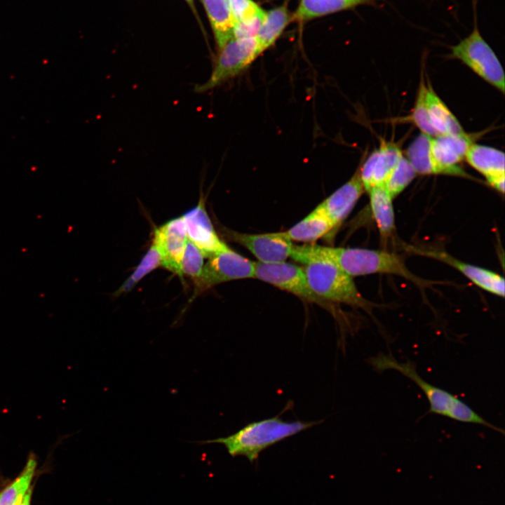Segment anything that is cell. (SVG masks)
Segmentation results:
<instances>
[{
    "label": "cell",
    "mask_w": 505,
    "mask_h": 505,
    "mask_svg": "<svg viewBox=\"0 0 505 505\" xmlns=\"http://www.w3.org/2000/svg\"><path fill=\"white\" fill-rule=\"evenodd\" d=\"M290 257L302 264L332 263L351 277L375 273L403 276L416 283L423 281L412 274L398 255L384 250L356 248L329 247L307 243L294 244Z\"/></svg>",
    "instance_id": "6da1fadb"
},
{
    "label": "cell",
    "mask_w": 505,
    "mask_h": 505,
    "mask_svg": "<svg viewBox=\"0 0 505 505\" xmlns=\"http://www.w3.org/2000/svg\"><path fill=\"white\" fill-rule=\"evenodd\" d=\"M320 423L287 422L277 416L251 422L228 436L201 443L222 444L231 457L243 456L252 463L267 447Z\"/></svg>",
    "instance_id": "7a4b0ae2"
},
{
    "label": "cell",
    "mask_w": 505,
    "mask_h": 505,
    "mask_svg": "<svg viewBox=\"0 0 505 505\" xmlns=\"http://www.w3.org/2000/svg\"><path fill=\"white\" fill-rule=\"evenodd\" d=\"M368 361L377 371L382 372L390 369L397 370L413 381L426 395L430 405L431 412L461 422L481 424L504 433L503 429L485 420L458 397L423 379L417 373L416 365L413 362L410 361L404 363L398 362L391 354H384L371 357Z\"/></svg>",
    "instance_id": "3957f363"
},
{
    "label": "cell",
    "mask_w": 505,
    "mask_h": 505,
    "mask_svg": "<svg viewBox=\"0 0 505 505\" xmlns=\"http://www.w3.org/2000/svg\"><path fill=\"white\" fill-rule=\"evenodd\" d=\"M303 269L311 289L322 299L370 309V302L361 295L353 277L336 265L314 262L305 264Z\"/></svg>",
    "instance_id": "277c9868"
},
{
    "label": "cell",
    "mask_w": 505,
    "mask_h": 505,
    "mask_svg": "<svg viewBox=\"0 0 505 505\" xmlns=\"http://www.w3.org/2000/svg\"><path fill=\"white\" fill-rule=\"evenodd\" d=\"M472 32L451 47L450 56L459 60L483 79L504 93V73L494 50L481 36L476 20Z\"/></svg>",
    "instance_id": "5b68a950"
},
{
    "label": "cell",
    "mask_w": 505,
    "mask_h": 505,
    "mask_svg": "<svg viewBox=\"0 0 505 505\" xmlns=\"http://www.w3.org/2000/svg\"><path fill=\"white\" fill-rule=\"evenodd\" d=\"M254 278L292 293L304 301L318 304L330 312L334 311L332 303L322 299L312 291L303 267L285 261L275 263L255 262Z\"/></svg>",
    "instance_id": "8992f818"
},
{
    "label": "cell",
    "mask_w": 505,
    "mask_h": 505,
    "mask_svg": "<svg viewBox=\"0 0 505 505\" xmlns=\"http://www.w3.org/2000/svg\"><path fill=\"white\" fill-rule=\"evenodd\" d=\"M208 258L200 277L194 283L191 299L216 285L254 278L255 262L234 251L228 245Z\"/></svg>",
    "instance_id": "52a82bcc"
},
{
    "label": "cell",
    "mask_w": 505,
    "mask_h": 505,
    "mask_svg": "<svg viewBox=\"0 0 505 505\" xmlns=\"http://www.w3.org/2000/svg\"><path fill=\"white\" fill-rule=\"evenodd\" d=\"M209 79L197 85L204 92L234 77L246 69L260 55L255 37L230 39L221 49Z\"/></svg>",
    "instance_id": "ba28073f"
},
{
    "label": "cell",
    "mask_w": 505,
    "mask_h": 505,
    "mask_svg": "<svg viewBox=\"0 0 505 505\" xmlns=\"http://www.w3.org/2000/svg\"><path fill=\"white\" fill-rule=\"evenodd\" d=\"M221 231L228 240L243 246L258 262L263 263L285 261L290 257L294 245L283 231L252 234L235 231L225 227Z\"/></svg>",
    "instance_id": "9c48e42d"
},
{
    "label": "cell",
    "mask_w": 505,
    "mask_h": 505,
    "mask_svg": "<svg viewBox=\"0 0 505 505\" xmlns=\"http://www.w3.org/2000/svg\"><path fill=\"white\" fill-rule=\"evenodd\" d=\"M473 135L466 133L432 137L431 158L434 174L466 176L459 163L465 159L469 147L474 143Z\"/></svg>",
    "instance_id": "30bf717a"
},
{
    "label": "cell",
    "mask_w": 505,
    "mask_h": 505,
    "mask_svg": "<svg viewBox=\"0 0 505 505\" xmlns=\"http://www.w3.org/2000/svg\"><path fill=\"white\" fill-rule=\"evenodd\" d=\"M187 238L203 252L205 257L224 249L227 245L220 240L206 211L205 200L201 195L196 206L182 216Z\"/></svg>",
    "instance_id": "8fae6325"
},
{
    "label": "cell",
    "mask_w": 505,
    "mask_h": 505,
    "mask_svg": "<svg viewBox=\"0 0 505 505\" xmlns=\"http://www.w3.org/2000/svg\"><path fill=\"white\" fill-rule=\"evenodd\" d=\"M182 217L166 222L155 229L153 241L161 257V266L180 276V262L187 241Z\"/></svg>",
    "instance_id": "7c38bea8"
},
{
    "label": "cell",
    "mask_w": 505,
    "mask_h": 505,
    "mask_svg": "<svg viewBox=\"0 0 505 505\" xmlns=\"http://www.w3.org/2000/svg\"><path fill=\"white\" fill-rule=\"evenodd\" d=\"M403 156L400 147L391 142L383 141L359 168L365 191L384 186L387 177Z\"/></svg>",
    "instance_id": "4fadbf2b"
},
{
    "label": "cell",
    "mask_w": 505,
    "mask_h": 505,
    "mask_svg": "<svg viewBox=\"0 0 505 505\" xmlns=\"http://www.w3.org/2000/svg\"><path fill=\"white\" fill-rule=\"evenodd\" d=\"M364 191L359 168H358L346 183L319 204L333 225V230L329 236L330 238L335 236L337 230L351 211Z\"/></svg>",
    "instance_id": "5bb4252c"
},
{
    "label": "cell",
    "mask_w": 505,
    "mask_h": 505,
    "mask_svg": "<svg viewBox=\"0 0 505 505\" xmlns=\"http://www.w3.org/2000/svg\"><path fill=\"white\" fill-rule=\"evenodd\" d=\"M412 251L448 264L480 288L502 297L504 296V279L495 272L462 262L444 252L417 248Z\"/></svg>",
    "instance_id": "9a60e30c"
},
{
    "label": "cell",
    "mask_w": 505,
    "mask_h": 505,
    "mask_svg": "<svg viewBox=\"0 0 505 505\" xmlns=\"http://www.w3.org/2000/svg\"><path fill=\"white\" fill-rule=\"evenodd\" d=\"M332 230L331 221L318 205L307 216L283 233L292 242L312 243L325 236L329 237Z\"/></svg>",
    "instance_id": "2e32d148"
},
{
    "label": "cell",
    "mask_w": 505,
    "mask_h": 505,
    "mask_svg": "<svg viewBox=\"0 0 505 505\" xmlns=\"http://www.w3.org/2000/svg\"><path fill=\"white\" fill-rule=\"evenodd\" d=\"M210 22L215 41L221 49L233 38L234 20L229 0H201Z\"/></svg>",
    "instance_id": "e0dca14e"
},
{
    "label": "cell",
    "mask_w": 505,
    "mask_h": 505,
    "mask_svg": "<svg viewBox=\"0 0 505 505\" xmlns=\"http://www.w3.org/2000/svg\"><path fill=\"white\" fill-rule=\"evenodd\" d=\"M426 105L430 121L440 135L465 133L457 119L437 95L429 83L426 86Z\"/></svg>",
    "instance_id": "ac0fdd59"
},
{
    "label": "cell",
    "mask_w": 505,
    "mask_h": 505,
    "mask_svg": "<svg viewBox=\"0 0 505 505\" xmlns=\"http://www.w3.org/2000/svg\"><path fill=\"white\" fill-rule=\"evenodd\" d=\"M465 159L485 178L505 175L504 153L495 148L473 143L466 154Z\"/></svg>",
    "instance_id": "d6986e66"
},
{
    "label": "cell",
    "mask_w": 505,
    "mask_h": 505,
    "mask_svg": "<svg viewBox=\"0 0 505 505\" xmlns=\"http://www.w3.org/2000/svg\"><path fill=\"white\" fill-rule=\"evenodd\" d=\"M291 17L285 6H278L266 12L264 20L255 36L260 54L275 43L290 21Z\"/></svg>",
    "instance_id": "ffe728a7"
},
{
    "label": "cell",
    "mask_w": 505,
    "mask_h": 505,
    "mask_svg": "<svg viewBox=\"0 0 505 505\" xmlns=\"http://www.w3.org/2000/svg\"><path fill=\"white\" fill-rule=\"evenodd\" d=\"M368 192L372 213L381 236L387 238L394 230L393 198L384 186L372 187Z\"/></svg>",
    "instance_id": "44dd1931"
},
{
    "label": "cell",
    "mask_w": 505,
    "mask_h": 505,
    "mask_svg": "<svg viewBox=\"0 0 505 505\" xmlns=\"http://www.w3.org/2000/svg\"><path fill=\"white\" fill-rule=\"evenodd\" d=\"M372 0H301L292 18L305 21L338 12Z\"/></svg>",
    "instance_id": "7402d4cb"
},
{
    "label": "cell",
    "mask_w": 505,
    "mask_h": 505,
    "mask_svg": "<svg viewBox=\"0 0 505 505\" xmlns=\"http://www.w3.org/2000/svg\"><path fill=\"white\" fill-rule=\"evenodd\" d=\"M36 466V455L31 452L22 473L0 494V505L20 504L29 488Z\"/></svg>",
    "instance_id": "603a6c76"
},
{
    "label": "cell",
    "mask_w": 505,
    "mask_h": 505,
    "mask_svg": "<svg viewBox=\"0 0 505 505\" xmlns=\"http://www.w3.org/2000/svg\"><path fill=\"white\" fill-rule=\"evenodd\" d=\"M159 266H161V255L156 245L152 243L135 270L114 295L119 296L130 292L145 276Z\"/></svg>",
    "instance_id": "cb8c5ba5"
},
{
    "label": "cell",
    "mask_w": 505,
    "mask_h": 505,
    "mask_svg": "<svg viewBox=\"0 0 505 505\" xmlns=\"http://www.w3.org/2000/svg\"><path fill=\"white\" fill-rule=\"evenodd\" d=\"M431 136L421 133L408 147L406 154L417 174H434L430 153Z\"/></svg>",
    "instance_id": "d4e9b609"
},
{
    "label": "cell",
    "mask_w": 505,
    "mask_h": 505,
    "mask_svg": "<svg viewBox=\"0 0 505 505\" xmlns=\"http://www.w3.org/2000/svg\"><path fill=\"white\" fill-rule=\"evenodd\" d=\"M416 175L412 164L403 156L387 177L384 187L393 198L406 188Z\"/></svg>",
    "instance_id": "484cf974"
},
{
    "label": "cell",
    "mask_w": 505,
    "mask_h": 505,
    "mask_svg": "<svg viewBox=\"0 0 505 505\" xmlns=\"http://www.w3.org/2000/svg\"><path fill=\"white\" fill-rule=\"evenodd\" d=\"M426 85L423 76H422L415 105L409 119L421 130L422 133L431 137H437L440 135L433 127L430 121L426 105Z\"/></svg>",
    "instance_id": "4316f807"
},
{
    "label": "cell",
    "mask_w": 505,
    "mask_h": 505,
    "mask_svg": "<svg viewBox=\"0 0 505 505\" xmlns=\"http://www.w3.org/2000/svg\"><path fill=\"white\" fill-rule=\"evenodd\" d=\"M204 257L200 249L187 239L180 262V277L185 276L194 283L201 274Z\"/></svg>",
    "instance_id": "83f0119b"
},
{
    "label": "cell",
    "mask_w": 505,
    "mask_h": 505,
    "mask_svg": "<svg viewBox=\"0 0 505 505\" xmlns=\"http://www.w3.org/2000/svg\"><path fill=\"white\" fill-rule=\"evenodd\" d=\"M229 1L234 24L250 20L265 12L252 0H229Z\"/></svg>",
    "instance_id": "f1b7e54d"
},
{
    "label": "cell",
    "mask_w": 505,
    "mask_h": 505,
    "mask_svg": "<svg viewBox=\"0 0 505 505\" xmlns=\"http://www.w3.org/2000/svg\"><path fill=\"white\" fill-rule=\"evenodd\" d=\"M488 184L501 194L504 193L505 175L486 178Z\"/></svg>",
    "instance_id": "f546056e"
},
{
    "label": "cell",
    "mask_w": 505,
    "mask_h": 505,
    "mask_svg": "<svg viewBox=\"0 0 505 505\" xmlns=\"http://www.w3.org/2000/svg\"><path fill=\"white\" fill-rule=\"evenodd\" d=\"M32 487H29L19 505H30Z\"/></svg>",
    "instance_id": "4dcf8cb0"
},
{
    "label": "cell",
    "mask_w": 505,
    "mask_h": 505,
    "mask_svg": "<svg viewBox=\"0 0 505 505\" xmlns=\"http://www.w3.org/2000/svg\"><path fill=\"white\" fill-rule=\"evenodd\" d=\"M186 1L191 6L193 5L194 0H186Z\"/></svg>",
    "instance_id": "1f68e13d"
}]
</instances>
